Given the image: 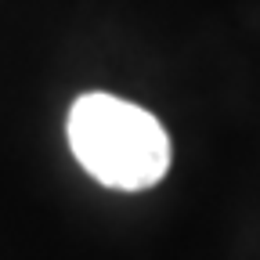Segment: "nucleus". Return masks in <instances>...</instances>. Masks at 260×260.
I'll return each instance as SVG.
<instances>
[{
    "label": "nucleus",
    "mask_w": 260,
    "mask_h": 260,
    "mask_svg": "<svg viewBox=\"0 0 260 260\" xmlns=\"http://www.w3.org/2000/svg\"><path fill=\"white\" fill-rule=\"evenodd\" d=\"M65 134L80 167L116 191L155 188L174 159L170 134L148 109L102 90L73 102Z\"/></svg>",
    "instance_id": "nucleus-1"
}]
</instances>
